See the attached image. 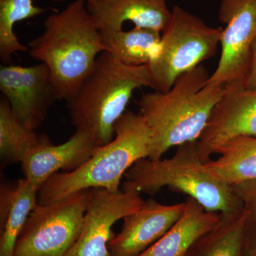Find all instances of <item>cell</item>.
Wrapping results in <instances>:
<instances>
[{
	"label": "cell",
	"instance_id": "cell-1",
	"mask_svg": "<svg viewBox=\"0 0 256 256\" xmlns=\"http://www.w3.org/2000/svg\"><path fill=\"white\" fill-rule=\"evenodd\" d=\"M202 64L180 76L166 92H146L138 100L139 114L150 132L149 158L160 160L174 146L198 140L226 88L207 84Z\"/></svg>",
	"mask_w": 256,
	"mask_h": 256
},
{
	"label": "cell",
	"instance_id": "cell-2",
	"mask_svg": "<svg viewBox=\"0 0 256 256\" xmlns=\"http://www.w3.org/2000/svg\"><path fill=\"white\" fill-rule=\"evenodd\" d=\"M30 56L50 70L58 100L73 96L105 52L86 0H74L45 20L44 32L28 44Z\"/></svg>",
	"mask_w": 256,
	"mask_h": 256
},
{
	"label": "cell",
	"instance_id": "cell-3",
	"mask_svg": "<svg viewBox=\"0 0 256 256\" xmlns=\"http://www.w3.org/2000/svg\"><path fill=\"white\" fill-rule=\"evenodd\" d=\"M153 88L149 66H131L107 52L100 54L90 73L66 102L70 122L95 138L100 146L114 137V124L126 112L133 92Z\"/></svg>",
	"mask_w": 256,
	"mask_h": 256
},
{
	"label": "cell",
	"instance_id": "cell-4",
	"mask_svg": "<svg viewBox=\"0 0 256 256\" xmlns=\"http://www.w3.org/2000/svg\"><path fill=\"white\" fill-rule=\"evenodd\" d=\"M122 191L154 195L168 188L194 198L208 212L224 216L244 210L233 188L212 176L204 168L198 140L178 146L176 152L165 160L144 158L124 174Z\"/></svg>",
	"mask_w": 256,
	"mask_h": 256
},
{
	"label": "cell",
	"instance_id": "cell-5",
	"mask_svg": "<svg viewBox=\"0 0 256 256\" xmlns=\"http://www.w3.org/2000/svg\"><path fill=\"white\" fill-rule=\"evenodd\" d=\"M150 132L139 114L126 111L114 124L111 142L98 148L78 169L52 175L38 190V204L92 188L119 191L122 178L140 160L149 158Z\"/></svg>",
	"mask_w": 256,
	"mask_h": 256
},
{
	"label": "cell",
	"instance_id": "cell-6",
	"mask_svg": "<svg viewBox=\"0 0 256 256\" xmlns=\"http://www.w3.org/2000/svg\"><path fill=\"white\" fill-rule=\"evenodd\" d=\"M222 30L174 6L169 24L162 32L159 52L148 65L153 89L168 92L180 76L214 56Z\"/></svg>",
	"mask_w": 256,
	"mask_h": 256
},
{
	"label": "cell",
	"instance_id": "cell-7",
	"mask_svg": "<svg viewBox=\"0 0 256 256\" xmlns=\"http://www.w3.org/2000/svg\"><path fill=\"white\" fill-rule=\"evenodd\" d=\"M89 190L37 204L15 244L13 256H66L82 232Z\"/></svg>",
	"mask_w": 256,
	"mask_h": 256
},
{
	"label": "cell",
	"instance_id": "cell-8",
	"mask_svg": "<svg viewBox=\"0 0 256 256\" xmlns=\"http://www.w3.org/2000/svg\"><path fill=\"white\" fill-rule=\"evenodd\" d=\"M218 18L225 25L220 36L222 53L207 84L226 89L245 88L256 37V0H222Z\"/></svg>",
	"mask_w": 256,
	"mask_h": 256
},
{
	"label": "cell",
	"instance_id": "cell-9",
	"mask_svg": "<svg viewBox=\"0 0 256 256\" xmlns=\"http://www.w3.org/2000/svg\"><path fill=\"white\" fill-rule=\"evenodd\" d=\"M146 202L136 192L89 190L82 232L66 256H110L108 246L114 236V224L137 212Z\"/></svg>",
	"mask_w": 256,
	"mask_h": 256
},
{
	"label": "cell",
	"instance_id": "cell-10",
	"mask_svg": "<svg viewBox=\"0 0 256 256\" xmlns=\"http://www.w3.org/2000/svg\"><path fill=\"white\" fill-rule=\"evenodd\" d=\"M0 90L15 117L35 131L43 124L50 106L58 100L50 70L42 63L30 66L3 64Z\"/></svg>",
	"mask_w": 256,
	"mask_h": 256
},
{
	"label": "cell",
	"instance_id": "cell-11",
	"mask_svg": "<svg viewBox=\"0 0 256 256\" xmlns=\"http://www.w3.org/2000/svg\"><path fill=\"white\" fill-rule=\"evenodd\" d=\"M240 136L256 137V90L226 89L198 140L204 162L224 143Z\"/></svg>",
	"mask_w": 256,
	"mask_h": 256
},
{
	"label": "cell",
	"instance_id": "cell-12",
	"mask_svg": "<svg viewBox=\"0 0 256 256\" xmlns=\"http://www.w3.org/2000/svg\"><path fill=\"white\" fill-rule=\"evenodd\" d=\"M186 202L162 204L146 201L124 218L122 228L109 242L110 256H139L161 238L182 215Z\"/></svg>",
	"mask_w": 256,
	"mask_h": 256
},
{
	"label": "cell",
	"instance_id": "cell-13",
	"mask_svg": "<svg viewBox=\"0 0 256 256\" xmlns=\"http://www.w3.org/2000/svg\"><path fill=\"white\" fill-rule=\"evenodd\" d=\"M100 146L92 134L78 130L60 146L54 144L50 138L22 163L24 178L40 190L48 178L60 170L69 172L78 169Z\"/></svg>",
	"mask_w": 256,
	"mask_h": 256
},
{
	"label": "cell",
	"instance_id": "cell-14",
	"mask_svg": "<svg viewBox=\"0 0 256 256\" xmlns=\"http://www.w3.org/2000/svg\"><path fill=\"white\" fill-rule=\"evenodd\" d=\"M86 6L100 31H120L131 22L162 33L172 18L166 0H92Z\"/></svg>",
	"mask_w": 256,
	"mask_h": 256
},
{
	"label": "cell",
	"instance_id": "cell-15",
	"mask_svg": "<svg viewBox=\"0 0 256 256\" xmlns=\"http://www.w3.org/2000/svg\"><path fill=\"white\" fill-rule=\"evenodd\" d=\"M185 202L184 210L178 222L139 256H186L194 242L222 220V214L208 212L192 197Z\"/></svg>",
	"mask_w": 256,
	"mask_h": 256
},
{
	"label": "cell",
	"instance_id": "cell-16",
	"mask_svg": "<svg viewBox=\"0 0 256 256\" xmlns=\"http://www.w3.org/2000/svg\"><path fill=\"white\" fill-rule=\"evenodd\" d=\"M38 190L25 178L0 188V256H13L15 244L37 204Z\"/></svg>",
	"mask_w": 256,
	"mask_h": 256
},
{
	"label": "cell",
	"instance_id": "cell-17",
	"mask_svg": "<svg viewBox=\"0 0 256 256\" xmlns=\"http://www.w3.org/2000/svg\"><path fill=\"white\" fill-rule=\"evenodd\" d=\"M216 154L220 156L204 163V168L217 180L230 186L256 181V137L234 138Z\"/></svg>",
	"mask_w": 256,
	"mask_h": 256
},
{
	"label": "cell",
	"instance_id": "cell-18",
	"mask_svg": "<svg viewBox=\"0 0 256 256\" xmlns=\"http://www.w3.org/2000/svg\"><path fill=\"white\" fill-rule=\"evenodd\" d=\"M100 33L105 52L131 66L149 65L159 52L161 44V33L150 28L134 26L129 31Z\"/></svg>",
	"mask_w": 256,
	"mask_h": 256
},
{
	"label": "cell",
	"instance_id": "cell-19",
	"mask_svg": "<svg viewBox=\"0 0 256 256\" xmlns=\"http://www.w3.org/2000/svg\"><path fill=\"white\" fill-rule=\"evenodd\" d=\"M246 214L224 216L220 223L204 234L192 246L186 256H242L245 246Z\"/></svg>",
	"mask_w": 256,
	"mask_h": 256
},
{
	"label": "cell",
	"instance_id": "cell-20",
	"mask_svg": "<svg viewBox=\"0 0 256 256\" xmlns=\"http://www.w3.org/2000/svg\"><path fill=\"white\" fill-rule=\"evenodd\" d=\"M50 139L38 134L21 122L13 114L4 97L0 101V154L4 164L22 163L38 146Z\"/></svg>",
	"mask_w": 256,
	"mask_h": 256
},
{
	"label": "cell",
	"instance_id": "cell-21",
	"mask_svg": "<svg viewBox=\"0 0 256 256\" xmlns=\"http://www.w3.org/2000/svg\"><path fill=\"white\" fill-rule=\"evenodd\" d=\"M46 11L34 4L33 0H0V58L4 65L12 62L13 55L28 50L18 40L14 25Z\"/></svg>",
	"mask_w": 256,
	"mask_h": 256
},
{
	"label": "cell",
	"instance_id": "cell-22",
	"mask_svg": "<svg viewBox=\"0 0 256 256\" xmlns=\"http://www.w3.org/2000/svg\"><path fill=\"white\" fill-rule=\"evenodd\" d=\"M242 201L246 214L245 246L256 250V181L232 186Z\"/></svg>",
	"mask_w": 256,
	"mask_h": 256
},
{
	"label": "cell",
	"instance_id": "cell-23",
	"mask_svg": "<svg viewBox=\"0 0 256 256\" xmlns=\"http://www.w3.org/2000/svg\"><path fill=\"white\" fill-rule=\"evenodd\" d=\"M245 88L256 90V37L250 50V64L246 79Z\"/></svg>",
	"mask_w": 256,
	"mask_h": 256
},
{
	"label": "cell",
	"instance_id": "cell-24",
	"mask_svg": "<svg viewBox=\"0 0 256 256\" xmlns=\"http://www.w3.org/2000/svg\"><path fill=\"white\" fill-rule=\"evenodd\" d=\"M242 256H256V250L245 246Z\"/></svg>",
	"mask_w": 256,
	"mask_h": 256
},
{
	"label": "cell",
	"instance_id": "cell-25",
	"mask_svg": "<svg viewBox=\"0 0 256 256\" xmlns=\"http://www.w3.org/2000/svg\"><path fill=\"white\" fill-rule=\"evenodd\" d=\"M50 1L54 2H63L65 0H50ZM92 0H86L87 2H90Z\"/></svg>",
	"mask_w": 256,
	"mask_h": 256
}]
</instances>
